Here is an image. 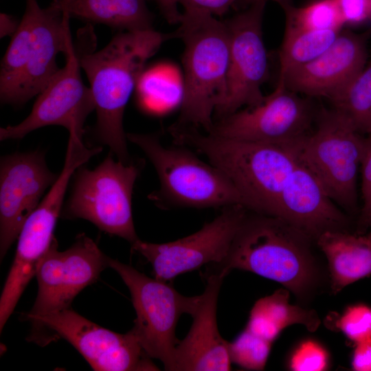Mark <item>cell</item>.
Wrapping results in <instances>:
<instances>
[{
    "instance_id": "5bb4252c",
    "label": "cell",
    "mask_w": 371,
    "mask_h": 371,
    "mask_svg": "<svg viewBox=\"0 0 371 371\" xmlns=\"http://www.w3.org/2000/svg\"><path fill=\"white\" fill-rule=\"evenodd\" d=\"M60 68L38 95L30 114L20 123L0 128V140L16 139L47 126H60L83 135L89 115L95 111L90 87L85 85L74 44Z\"/></svg>"
},
{
    "instance_id": "ba28073f",
    "label": "cell",
    "mask_w": 371,
    "mask_h": 371,
    "mask_svg": "<svg viewBox=\"0 0 371 371\" xmlns=\"http://www.w3.org/2000/svg\"><path fill=\"white\" fill-rule=\"evenodd\" d=\"M109 267L122 279L131 295L136 318L131 330L146 353L161 361L166 370H174L175 336L182 314L190 315L199 295L187 297L155 278H151L133 267L109 258Z\"/></svg>"
},
{
    "instance_id": "4fadbf2b",
    "label": "cell",
    "mask_w": 371,
    "mask_h": 371,
    "mask_svg": "<svg viewBox=\"0 0 371 371\" xmlns=\"http://www.w3.org/2000/svg\"><path fill=\"white\" fill-rule=\"evenodd\" d=\"M314 114L308 100L286 87L275 88L262 104L214 121L207 133L239 141L287 144L309 133Z\"/></svg>"
},
{
    "instance_id": "6da1fadb",
    "label": "cell",
    "mask_w": 371,
    "mask_h": 371,
    "mask_svg": "<svg viewBox=\"0 0 371 371\" xmlns=\"http://www.w3.org/2000/svg\"><path fill=\"white\" fill-rule=\"evenodd\" d=\"M167 38V35L153 28L124 31L97 52L77 51L95 102V137L124 163H130L123 125L126 106L146 63Z\"/></svg>"
},
{
    "instance_id": "2e32d148",
    "label": "cell",
    "mask_w": 371,
    "mask_h": 371,
    "mask_svg": "<svg viewBox=\"0 0 371 371\" xmlns=\"http://www.w3.org/2000/svg\"><path fill=\"white\" fill-rule=\"evenodd\" d=\"M366 61L364 38L341 31L326 50L288 73L276 88L286 87L297 93L331 100L360 73Z\"/></svg>"
},
{
    "instance_id": "9a60e30c",
    "label": "cell",
    "mask_w": 371,
    "mask_h": 371,
    "mask_svg": "<svg viewBox=\"0 0 371 371\" xmlns=\"http://www.w3.org/2000/svg\"><path fill=\"white\" fill-rule=\"evenodd\" d=\"M58 175L49 169L41 151L15 153L1 158V260Z\"/></svg>"
},
{
    "instance_id": "52a82bcc",
    "label": "cell",
    "mask_w": 371,
    "mask_h": 371,
    "mask_svg": "<svg viewBox=\"0 0 371 371\" xmlns=\"http://www.w3.org/2000/svg\"><path fill=\"white\" fill-rule=\"evenodd\" d=\"M140 168L108 156L94 169L82 166L75 172L69 199L60 216L81 218L101 231L133 244L139 238L132 215V195Z\"/></svg>"
},
{
    "instance_id": "836d02e7",
    "label": "cell",
    "mask_w": 371,
    "mask_h": 371,
    "mask_svg": "<svg viewBox=\"0 0 371 371\" xmlns=\"http://www.w3.org/2000/svg\"><path fill=\"white\" fill-rule=\"evenodd\" d=\"M362 219L366 224L371 225V196L363 202Z\"/></svg>"
},
{
    "instance_id": "f546056e",
    "label": "cell",
    "mask_w": 371,
    "mask_h": 371,
    "mask_svg": "<svg viewBox=\"0 0 371 371\" xmlns=\"http://www.w3.org/2000/svg\"><path fill=\"white\" fill-rule=\"evenodd\" d=\"M361 191L363 202L371 196V135L365 139L364 150L361 163Z\"/></svg>"
},
{
    "instance_id": "9c48e42d",
    "label": "cell",
    "mask_w": 371,
    "mask_h": 371,
    "mask_svg": "<svg viewBox=\"0 0 371 371\" xmlns=\"http://www.w3.org/2000/svg\"><path fill=\"white\" fill-rule=\"evenodd\" d=\"M30 341L44 346L62 338L97 371L158 370L131 330L120 334L104 328L71 308L28 318Z\"/></svg>"
},
{
    "instance_id": "74e56055",
    "label": "cell",
    "mask_w": 371,
    "mask_h": 371,
    "mask_svg": "<svg viewBox=\"0 0 371 371\" xmlns=\"http://www.w3.org/2000/svg\"><path fill=\"white\" fill-rule=\"evenodd\" d=\"M369 236L371 238V232L370 233Z\"/></svg>"
},
{
    "instance_id": "5b68a950",
    "label": "cell",
    "mask_w": 371,
    "mask_h": 371,
    "mask_svg": "<svg viewBox=\"0 0 371 371\" xmlns=\"http://www.w3.org/2000/svg\"><path fill=\"white\" fill-rule=\"evenodd\" d=\"M157 172L160 187L148 195L157 207L208 208L247 203L229 177L185 146L166 147L154 134L126 133ZM248 210V209H247Z\"/></svg>"
},
{
    "instance_id": "f1b7e54d",
    "label": "cell",
    "mask_w": 371,
    "mask_h": 371,
    "mask_svg": "<svg viewBox=\"0 0 371 371\" xmlns=\"http://www.w3.org/2000/svg\"><path fill=\"white\" fill-rule=\"evenodd\" d=\"M239 0H180L183 13L221 16Z\"/></svg>"
},
{
    "instance_id": "d590c367",
    "label": "cell",
    "mask_w": 371,
    "mask_h": 371,
    "mask_svg": "<svg viewBox=\"0 0 371 371\" xmlns=\"http://www.w3.org/2000/svg\"><path fill=\"white\" fill-rule=\"evenodd\" d=\"M55 1L59 5V6L63 10V11L64 12L67 13L68 8L75 0H55Z\"/></svg>"
},
{
    "instance_id": "8992f818",
    "label": "cell",
    "mask_w": 371,
    "mask_h": 371,
    "mask_svg": "<svg viewBox=\"0 0 371 371\" xmlns=\"http://www.w3.org/2000/svg\"><path fill=\"white\" fill-rule=\"evenodd\" d=\"M314 131L293 142L328 196L348 212L357 206V176L365 139L335 109H322Z\"/></svg>"
},
{
    "instance_id": "4316f807",
    "label": "cell",
    "mask_w": 371,
    "mask_h": 371,
    "mask_svg": "<svg viewBox=\"0 0 371 371\" xmlns=\"http://www.w3.org/2000/svg\"><path fill=\"white\" fill-rule=\"evenodd\" d=\"M328 366V354L318 342H301L291 354L289 366L295 371H323Z\"/></svg>"
},
{
    "instance_id": "7a4b0ae2",
    "label": "cell",
    "mask_w": 371,
    "mask_h": 371,
    "mask_svg": "<svg viewBox=\"0 0 371 371\" xmlns=\"http://www.w3.org/2000/svg\"><path fill=\"white\" fill-rule=\"evenodd\" d=\"M310 238L281 218L249 210L226 258L205 272L225 277L233 269L247 271L302 295L315 278Z\"/></svg>"
},
{
    "instance_id": "8fae6325",
    "label": "cell",
    "mask_w": 371,
    "mask_h": 371,
    "mask_svg": "<svg viewBox=\"0 0 371 371\" xmlns=\"http://www.w3.org/2000/svg\"><path fill=\"white\" fill-rule=\"evenodd\" d=\"M248 211L242 205L227 206L190 236L165 243L138 239L131 244L132 249L151 265L154 278L168 282L202 266L221 262Z\"/></svg>"
},
{
    "instance_id": "e575fe53",
    "label": "cell",
    "mask_w": 371,
    "mask_h": 371,
    "mask_svg": "<svg viewBox=\"0 0 371 371\" xmlns=\"http://www.w3.org/2000/svg\"><path fill=\"white\" fill-rule=\"evenodd\" d=\"M251 3L255 2H265L267 3L268 1H272L278 3L284 10V8L293 5L292 0H247Z\"/></svg>"
},
{
    "instance_id": "484cf974",
    "label": "cell",
    "mask_w": 371,
    "mask_h": 371,
    "mask_svg": "<svg viewBox=\"0 0 371 371\" xmlns=\"http://www.w3.org/2000/svg\"><path fill=\"white\" fill-rule=\"evenodd\" d=\"M338 326L355 344L371 338V307L356 304L348 307L341 316Z\"/></svg>"
},
{
    "instance_id": "3957f363",
    "label": "cell",
    "mask_w": 371,
    "mask_h": 371,
    "mask_svg": "<svg viewBox=\"0 0 371 371\" xmlns=\"http://www.w3.org/2000/svg\"><path fill=\"white\" fill-rule=\"evenodd\" d=\"M70 18L55 0L45 8L37 0H26L23 16L1 62L2 103H26L56 74L60 69L58 54L65 55L74 44Z\"/></svg>"
},
{
    "instance_id": "277c9868",
    "label": "cell",
    "mask_w": 371,
    "mask_h": 371,
    "mask_svg": "<svg viewBox=\"0 0 371 371\" xmlns=\"http://www.w3.org/2000/svg\"><path fill=\"white\" fill-rule=\"evenodd\" d=\"M175 34L184 45L183 87L177 124L210 132L215 110L227 91L229 37L227 25L214 16L181 13Z\"/></svg>"
},
{
    "instance_id": "603a6c76",
    "label": "cell",
    "mask_w": 371,
    "mask_h": 371,
    "mask_svg": "<svg viewBox=\"0 0 371 371\" xmlns=\"http://www.w3.org/2000/svg\"><path fill=\"white\" fill-rule=\"evenodd\" d=\"M360 133L371 135V58L339 94L330 100Z\"/></svg>"
},
{
    "instance_id": "8d00e7d4",
    "label": "cell",
    "mask_w": 371,
    "mask_h": 371,
    "mask_svg": "<svg viewBox=\"0 0 371 371\" xmlns=\"http://www.w3.org/2000/svg\"><path fill=\"white\" fill-rule=\"evenodd\" d=\"M369 22L371 24V0H370V14Z\"/></svg>"
},
{
    "instance_id": "7402d4cb",
    "label": "cell",
    "mask_w": 371,
    "mask_h": 371,
    "mask_svg": "<svg viewBox=\"0 0 371 371\" xmlns=\"http://www.w3.org/2000/svg\"><path fill=\"white\" fill-rule=\"evenodd\" d=\"M341 32V30H302L285 28L279 52L278 83H280L292 70L322 54L333 44Z\"/></svg>"
},
{
    "instance_id": "ffe728a7",
    "label": "cell",
    "mask_w": 371,
    "mask_h": 371,
    "mask_svg": "<svg viewBox=\"0 0 371 371\" xmlns=\"http://www.w3.org/2000/svg\"><path fill=\"white\" fill-rule=\"evenodd\" d=\"M293 324L304 325L313 331L319 320L313 311L290 304L288 291L280 289L254 304L246 328L273 342L282 330Z\"/></svg>"
},
{
    "instance_id": "cb8c5ba5",
    "label": "cell",
    "mask_w": 371,
    "mask_h": 371,
    "mask_svg": "<svg viewBox=\"0 0 371 371\" xmlns=\"http://www.w3.org/2000/svg\"><path fill=\"white\" fill-rule=\"evenodd\" d=\"M284 11L288 29L341 30L344 25L335 0H315L302 7L291 5Z\"/></svg>"
},
{
    "instance_id": "4dcf8cb0",
    "label": "cell",
    "mask_w": 371,
    "mask_h": 371,
    "mask_svg": "<svg viewBox=\"0 0 371 371\" xmlns=\"http://www.w3.org/2000/svg\"><path fill=\"white\" fill-rule=\"evenodd\" d=\"M352 366L357 371H371V338L356 344Z\"/></svg>"
},
{
    "instance_id": "e0dca14e",
    "label": "cell",
    "mask_w": 371,
    "mask_h": 371,
    "mask_svg": "<svg viewBox=\"0 0 371 371\" xmlns=\"http://www.w3.org/2000/svg\"><path fill=\"white\" fill-rule=\"evenodd\" d=\"M206 284L191 316V328L175 349V370H231L229 342L221 335L216 322L219 291L225 277L205 272Z\"/></svg>"
},
{
    "instance_id": "d6a6232c",
    "label": "cell",
    "mask_w": 371,
    "mask_h": 371,
    "mask_svg": "<svg viewBox=\"0 0 371 371\" xmlns=\"http://www.w3.org/2000/svg\"><path fill=\"white\" fill-rule=\"evenodd\" d=\"M19 24L12 16L1 12L0 14V37L1 38L12 36L16 31Z\"/></svg>"
},
{
    "instance_id": "d4e9b609",
    "label": "cell",
    "mask_w": 371,
    "mask_h": 371,
    "mask_svg": "<svg viewBox=\"0 0 371 371\" xmlns=\"http://www.w3.org/2000/svg\"><path fill=\"white\" fill-rule=\"evenodd\" d=\"M271 344L272 342L254 334L245 328L233 341L229 343L232 363L247 370H263Z\"/></svg>"
},
{
    "instance_id": "44dd1931",
    "label": "cell",
    "mask_w": 371,
    "mask_h": 371,
    "mask_svg": "<svg viewBox=\"0 0 371 371\" xmlns=\"http://www.w3.org/2000/svg\"><path fill=\"white\" fill-rule=\"evenodd\" d=\"M67 13L70 17L124 31L153 28L146 0H75Z\"/></svg>"
},
{
    "instance_id": "83f0119b",
    "label": "cell",
    "mask_w": 371,
    "mask_h": 371,
    "mask_svg": "<svg viewBox=\"0 0 371 371\" xmlns=\"http://www.w3.org/2000/svg\"><path fill=\"white\" fill-rule=\"evenodd\" d=\"M335 1L344 25H359L369 21L370 0Z\"/></svg>"
},
{
    "instance_id": "7c38bea8",
    "label": "cell",
    "mask_w": 371,
    "mask_h": 371,
    "mask_svg": "<svg viewBox=\"0 0 371 371\" xmlns=\"http://www.w3.org/2000/svg\"><path fill=\"white\" fill-rule=\"evenodd\" d=\"M109 258L85 234L65 251L58 250L54 238L36 271L38 289L35 302L22 319L69 308L75 297L109 267Z\"/></svg>"
},
{
    "instance_id": "ac0fdd59",
    "label": "cell",
    "mask_w": 371,
    "mask_h": 371,
    "mask_svg": "<svg viewBox=\"0 0 371 371\" xmlns=\"http://www.w3.org/2000/svg\"><path fill=\"white\" fill-rule=\"evenodd\" d=\"M277 218L315 238L326 231L341 230L346 222L345 215L299 155L282 194Z\"/></svg>"
},
{
    "instance_id": "30bf717a",
    "label": "cell",
    "mask_w": 371,
    "mask_h": 371,
    "mask_svg": "<svg viewBox=\"0 0 371 371\" xmlns=\"http://www.w3.org/2000/svg\"><path fill=\"white\" fill-rule=\"evenodd\" d=\"M266 3L255 2L225 21L229 37V63L224 100L215 110L216 120L242 107L262 104L261 87L269 75V62L262 36Z\"/></svg>"
},
{
    "instance_id": "1f68e13d",
    "label": "cell",
    "mask_w": 371,
    "mask_h": 371,
    "mask_svg": "<svg viewBox=\"0 0 371 371\" xmlns=\"http://www.w3.org/2000/svg\"><path fill=\"white\" fill-rule=\"evenodd\" d=\"M156 1L168 22L174 24L179 23L181 16L178 8L180 0H156Z\"/></svg>"
},
{
    "instance_id": "d6986e66",
    "label": "cell",
    "mask_w": 371,
    "mask_h": 371,
    "mask_svg": "<svg viewBox=\"0 0 371 371\" xmlns=\"http://www.w3.org/2000/svg\"><path fill=\"white\" fill-rule=\"evenodd\" d=\"M329 266L334 292L371 275V238L342 230L324 232L317 238Z\"/></svg>"
}]
</instances>
